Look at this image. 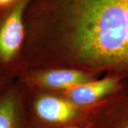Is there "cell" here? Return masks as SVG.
<instances>
[{
	"label": "cell",
	"mask_w": 128,
	"mask_h": 128,
	"mask_svg": "<svg viewBox=\"0 0 128 128\" xmlns=\"http://www.w3.org/2000/svg\"><path fill=\"white\" fill-rule=\"evenodd\" d=\"M26 18L64 36L85 62L128 73V0H30Z\"/></svg>",
	"instance_id": "1"
},
{
	"label": "cell",
	"mask_w": 128,
	"mask_h": 128,
	"mask_svg": "<svg viewBox=\"0 0 128 128\" xmlns=\"http://www.w3.org/2000/svg\"><path fill=\"white\" fill-rule=\"evenodd\" d=\"M30 0H15L0 8V71L5 76L18 65L26 43L25 13Z\"/></svg>",
	"instance_id": "2"
},
{
	"label": "cell",
	"mask_w": 128,
	"mask_h": 128,
	"mask_svg": "<svg viewBox=\"0 0 128 128\" xmlns=\"http://www.w3.org/2000/svg\"><path fill=\"white\" fill-rule=\"evenodd\" d=\"M33 112L38 119L53 123L65 122L78 114L76 105L54 96H41L33 102Z\"/></svg>",
	"instance_id": "3"
},
{
	"label": "cell",
	"mask_w": 128,
	"mask_h": 128,
	"mask_svg": "<svg viewBox=\"0 0 128 128\" xmlns=\"http://www.w3.org/2000/svg\"><path fill=\"white\" fill-rule=\"evenodd\" d=\"M120 86V78H108L95 82H88L70 89L68 96L76 104L89 105L104 96L117 91Z\"/></svg>",
	"instance_id": "4"
},
{
	"label": "cell",
	"mask_w": 128,
	"mask_h": 128,
	"mask_svg": "<svg viewBox=\"0 0 128 128\" xmlns=\"http://www.w3.org/2000/svg\"><path fill=\"white\" fill-rule=\"evenodd\" d=\"M90 77L86 73L74 70H56L32 76L30 82L51 88L71 89L90 82Z\"/></svg>",
	"instance_id": "5"
},
{
	"label": "cell",
	"mask_w": 128,
	"mask_h": 128,
	"mask_svg": "<svg viewBox=\"0 0 128 128\" xmlns=\"http://www.w3.org/2000/svg\"><path fill=\"white\" fill-rule=\"evenodd\" d=\"M22 96L15 88H7L0 96V128H24Z\"/></svg>",
	"instance_id": "6"
},
{
	"label": "cell",
	"mask_w": 128,
	"mask_h": 128,
	"mask_svg": "<svg viewBox=\"0 0 128 128\" xmlns=\"http://www.w3.org/2000/svg\"><path fill=\"white\" fill-rule=\"evenodd\" d=\"M5 80V75L0 71V96L7 89V88L4 86Z\"/></svg>",
	"instance_id": "7"
},
{
	"label": "cell",
	"mask_w": 128,
	"mask_h": 128,
	"mask_svg": "<svg viewBox=\"0 0 128 128\" xmlns=\"http://www.w3.org/2000/svg\"><path fill=\"white\" fill-rule=\"evenodd\" d=\"M15 0H0V8L11 4Z\"/></svg>",
	"instance_id": "8"
},
{
	"label": "cell",
	"mask_w": 128,
	"mask_h": 128,
	"mask_svg": "<svg viewBox=\"0 0 128 128\" xmlns=\"http://www.w3.org/2000/svg\"><path fill=\"white\" fill-rule=\"evenodd\" d=\"M119 128H128V118H125L123 122L120 125Z\"/></svg>",
	"instance_id": "9"
}]
</instances>
